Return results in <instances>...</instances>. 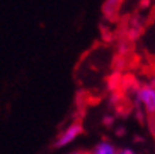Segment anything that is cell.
I'll list each match as a JSON object with an SVG mask.
<instances>
[{"instance_id":"1","label":"cell","mask_w":155,"mask_h":154,"mask_svg":"<svg viewBox=\"0 0 155 154\" xmlns=\"http://www.w3.org/2000/svg\"><path fill=\"white\" fill-rule=\"evenodd\" d=\"M135 99L144 113L155 116V86L150 84L138 86L135 91Z\"/></svg>"},{"instance_id":"2","label":"cell","mask_w":155,"mask_h":154,"mask_svg":"<svg viewBox=\"0 0 155 154\" xmlns=\"http://www.w3.org/2000/svg\"><path fill=\"white\" fill-rule=\"evenodd\" d=\"M82 132H83V127H82V125L79 122H74L71 125H68L61 133L58 134L57 140H55V147H58V149L66 147L74 140H76L82 134Z\"/></svg>"},{"instance_id":"3","label":"cell","mask_w":155,"mask_h":154,"mask_svg":"<svg viewBox=\"0 0 155 154\" xmlns=\"http://www.w3.org/2000/svg\"><path fill=\"white\" fill-rule=\"evenodd\" d=\"M118 149L109 140H102L92 149V151L87 154H117Z\"/></svg>"},{"instance_id":"4","label":"cell","mask_w":155,"mask_h":154,"mask_svg":"<svg viewBox=\"0 0 155 154\" xmlns=\"http://www.w3.org/2000/svg\"><path fill=\"white\" fill-rule=\"evenodd\" d=\"M118 4H120V0H107L106 4H104V13L107 16H113L118 9Z\"/></svg>"},{"instance_id":"5","label":"cell","mask_w":155,"mask_h":154,"mask_svg":"<svg viewBox=\"0 0 155 154\" xmlns=\"http://www.w3.org/2000/svg\"><path fill=\"white\" fill-rule=\"evenodd\" d=\"M140 33H141V29L131 26V29L128 30V38H130V40H137L140 37Z\"/></svg>"},{"instance_id":"6","label":"cell","mask_w":155,"mask_h":154,"mask_svg":"<svg viewBox=\"0 0 155 154\" xmlns=\"http://www.w3.org/2000/svg\"><path fill=\"white\" fill-rule=\"evenodd\" d=\"M113 123H114V118H113V116H104V119H103V125L107 126V127H110Z\"/></svg>"},{"instance_id":"7","label":"cell","mask_w":155,"mask_h":154,"mask_svg":"<svg viewBox=\"0 0 155 154\" xmlns=\"http://www.w3.org/2000/svg\"><path fill=\"white\" fill-rule=\"evenodd\" d=\"M117 154H135V151L131 149H123V150H118Z\"/></svg>"},{"instance_id":"8","label":"cell","mask_w":155,"mask_h":154,"mask_svg":"<svg viewBox=\"0 0 155 154\" xmlns=\"http://www.w3.org/2000/svg\"><path fill=\"white\" fill-rule=\"evenodd\" d=\"M150 127H151V132L155 134V116H151L150 119Z\"/></svg>"},{"instance_id":"9","label":"cell","mask_w":155,"mask_h":154,"mask_svg":"<svg viewBox=\"0 0 155 154\" xmlns=\"http://www.w3.org/2000/svg\"><path fill=\"white\" fill-rule=\"evenodd\" d=\"M124 133H126V130L123 129V127H118L117 132H116V134H117V136H123Z\"/></svg>"},{"instance_id":"10","label":"cell","mask_w":155,"mask_h":154,"mask_svg":"<svg viewBox=\"0 0 155 154\" xmlns=\"http://www.w3.org/2000/svg\"><path fill=\"white\" fill-rule=\"evenodd\" d=\"M148 84H150V85H152V86H155V77H152V78H151V81L148 82Z\"/></svg>"},{"instance_id":"11","label":"cell","mask_w":155,"mask_h":154,"mask_svg":"<svg viewBox=\"0 0 155 154\" xmlns=\"http://www.w3.org/2000/svg\"><path fill=\"white\" fill-rule=\"evenodd\" d=\"M69 154H86V153H81V151H74V153H69Z\"/></svg>"},{"instance_id":"12","label":"cell","mask_w":155,"mask_h":154,"mask_svg":"<svg viewBox=\"0 0 155 154\" xmlns=\"http://www.w3.org/2000/svg\"><path fill=\"white\" fill-rule=\"evenodd\" d=\"M86 154H87V153H86Z\"/></svg>"}]
</instances>
